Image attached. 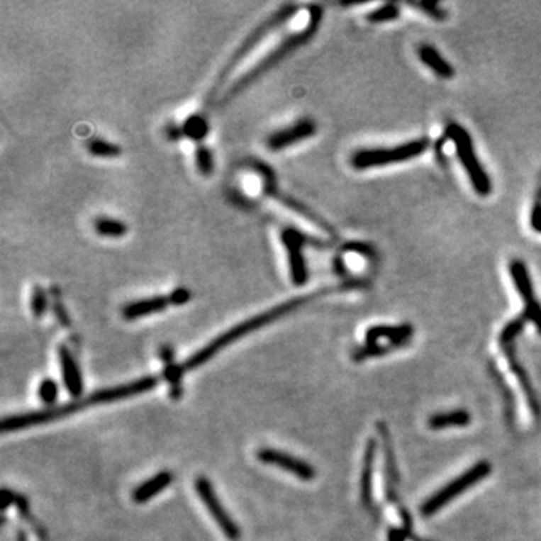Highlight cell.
Instances as JSON below:
<instances>
[{
  "instance_id": "cell-1",
  "label": "cell",
  "mask_w": 541,
  "mask_h": 541,
  "mask_svg": "<svg viewBox=\"0 0 541 541\" xmlns=\"http://www.w3.org/2000/svg\"><path fill=\"white\" fill-rule=\"evenodd\" d=\"M158 384H160L158 376H145V377H140V379H137V381L130 382V384L99 389V391L92 393L91 396L83 397L80 400H75V401H72V403L64 405L60 408L14 415V417H8L4 420L2 432L4 433L16 432L20 429H26V427H30V425H38V424H43V423L55 421L57 418L65 417V415L79 412L87 406L99 405V403H110V401L128 398V397H133L137 394L150 391V389H154L155 386H158Z\"/></svg>"
},
{
  "instance_id": "cell-2",
  "label": "cell",
  "mask_w": 541,
  "mask_h": 541,
  "mask_svg": "<svg viewBox=\"0 0 541 541\" xmlns=\"http://www.w3.org/2000/svg\"><path fill=\"white\" fill-rule=\"evenodd\" d=\"M330 292H331L330 289H326V291H320V292H316V294H310V295H306V296L294 298L291 301H286V303H283L280 306H275V307H272V308H269L267 311L257 314V316H253V318H250V319H247V320H244L241 323H238L236 326H233V328H230L229 331H225V333L220 334L218 337L213 338L212 342H209L205 347L197 350L193 357H190L184 364H181L182 373H186V372H190V370H194V369L200 367V366H202V364L208 362L213 355L218 354L221 349H224L225 346L235 343L236 340L242 338L244 335L253 333V331H257V330L263 328V326H267L268 323L286 316V314L296 310L298 307L307 304L310 299H314V298H318V296L326 295V294H330Z\"/></svg>"
},
{
  "instance_id": "cell-3",
  "label": "cell",
  "mask_w": 541,
  "mask_h": 541,
  "mask_svg": "<svg viewBox=\"0 0 541 541\" xmlns=\"http://www.w3.org/2000/svg\"><path fill=\"white\" fill-rule=\"evenodd\" d=\"M322 17H323V11L319 5L310 6V17H308L307 26L303 30H299L296 33H292V35H289L287 38H284V40L274 50H271V52L265 57H263L260 62H257V64L250 71H247L242 77L239 79L228 91V94H225V99L233 98L239 92H242L244 89H247L250 84H253V82L260 79L263 74L269 71L271 68H274L280 60H283L286 56L295 52L298 47L304 45L308 40H311L313 35L316 33V30L319 29Z\"/></svg>"
},
{
  "instance_id": "cell-4",
  "label": "cell",
  "mask_w": 541,
  "mask_h": 541,
  "mask_svg": "<svg viewBox=\"0 0 541 541\" xmlns=\"http://www.w3.org/2000/svg\"><path fill=\"white\" fill-rule=\"evenodd\" d=\"M445 134L452 142V145H454L460 164L469 176L471 185L475 193L481 197L489 196L492 193V181H490V176L487 174L480 160L476 157L472 138L468 130L463 128L460 123H448Z\"/></svg>"
},
{
  "instance_id": "cell-5",
  "label": "cell",
  "mask_w": 541,
  "mask_h": 541,
  "mask_svg": "<svg viewBox=\"0 0 541 541\" xmlns=\"http://www.w3.org/2000/svg\"><path fill=\"white\" fill-rule=\"evenodd\" d=\"M430 146L429 138H415V140L406 142L394 147H373V149H359L352 155L350 164L357 170H367L372 167H382L394 162H403L417 158L424 154Z\"/></svg>"
},
{
  "instance_id": "cell-6",
  "label": "cell",
  "mask_w": 541,
  "mask_h": 541,
  "mask_svg": "<svg viewBox=\"0 0 541 541\" xmlns=\"http://www.w3.org/2000/svg\"><path fill=\"white\" fill-rule=\"evenodd\" d=\"M296 11H298V5H284L279 11H277L275 14H272L267 21H263L260 26H257L253 32H251L245 38V41L241 45H239V48L232 55V57L228 60V64H225L224 68L221 69L218 79L216 82V86H213L212 92L209 94V98H212L213 94H216L220 89V87L224 84V82L228 80L229 74L238 67L239 62H241L251 52V50H253L269 32H272L275 28H279L281 23H284L286 20L291 18Z\"/></svg>"
},
{
  "instance_id": "cell-7",
  "label": "cell",
  "mask_w": 541,
  "mask_h": 541,
  "mask_svg": "<svg viewBox=\"0 0 541 541\" xmlns=\"http://www.w3.org/2000/svg\"><path fill=\"white\" fill-rule=\"evenodd\" d=\"M280 239L287 255L289 272H291L292 283L295 286H304L308 281V268L304 256V247L314 244L316 241L296 228H283L280 232Z\"/></svg>"
},
{
  "instance_id": "cell-8",
  "label": "cell",
  "mask_w": 541,
  "mask_h": 541,
  "mask_svg": "<svg viewBox=\"0 0 541 541\" xmlns=\"http://www.w3.org/2000/svg\"><path fill=\"white\" fill-rule=\"evenodd\" d=\"M489 472H490V464L487 462H480L478 464H475L471 471L464 472L462 476L457 478V480L450 483L447 487L440 489L435 496H432L429 501H427L421 508V514L425 515V518H429V515L435 514L436 511L445 507V504H448L451 499L459 496L463 490H467L475 483L483 480L486 475H489Z\"/></svg>"
},
{
  "instance_id": "cell-9",
  "label": "cell",
  "mask_w": 541,
  "mask_h": 541,
  "mask_svg": "<svg viewBox=\"0 0 541 541\" xmlns=\"http://www.w3.org/2000/svg\"><path fill=\"white\" fill-rule=\"evenodd\" d=\"M194 487H196V492H197L200 501L203 502V506L206 507V510L212 515V519L216 520L217 525L220 526L221 532L228 537L230 541H238L239 538H241V535H242L241 530H239L238 523L232 519V515L225 511V508L223 507L220 498L217 496L216 490H213V487H212L208 478L206 476H197Z\"/></svg>"
},
{
  "instance_id": "cell-10",
  "label": "cell",
  "mask_w": 541,
  "mask_h": 541,
  "mask_svg": "<svg viewBox=\"0 0 541 541\" xmlns=\"http://www.w3.org/2000/svg\"><path fill=\"white\" fill-rule=\"evenodd\" d=\"M510 275L515 286V291L519 292L520 298L523 299L525 316L534 322L538 333L541 334V306L537 301L530 272H528L526 265L520 259H513L510 262Z\"/></svg>"
},
{
  "instance_id": "cell-11",
  "label": "cell",
  "mask_w": 541,
  "mask_h": 541,
  "mask_svg": "<svg viewBox=\"0 0 541 541\" xmlns=\"http://www.w3.org/2000/svg\"><path fill=\"white\" fill-rule=\"evenodd\" d=\"M316 131L318 125L313 119H298L295 123L289 125V127L269 134L267 138V146L268 149L274 150V152H279V150L294 146L295 143L307 140V138L316 134Z\"/></svg>"
},
{
  "instance_id": "cell-12",
  "label": "cell",
  "mask_w": 541,
  "mask_h": 541,
  "mask_svg": "<svg viewBox=\"0 0 541 541\" xmlns=\"http://www.w3.org/2000/svg\"><path fill=\"white\" fill-rule=\"evenodd\" d=\"M257 459L262 463L271 464V467H279L286 472H291L304 481H310L316 476V471H314L310 463L296 459L292 454H287V452L280 450L260 448L257 451Z\"/></svg>"
},
{
  "instance_id": "cell-13",
  "label": "cell",
  "mask_w": 541,
  "mask_h": 541,
  "mask_svg": "<svg viewBox=\"0 0 541 541\" xmlns=\"http://www.w3.org/2000/svg\"><path fill=\"white\" fill-rule=\"evenodd\" d=\"M170 306H173L170 294L155 295V296H149L143 299H137V301H133V303H128L127 306H123L122 316L127 320H137L140 318L150 316V314L164 311Z\"/></svg>"
},
{
  "instance_id": "cell-14",
  "label": "cell",
  "mask_w": 541,
  "mask_h": 541,
  "mask_svg": "<svg viewBox=\"0 0 541 541\" xmlns=\"http://www.w3.org/2000/svg\"><path fill=\"white\" fill-rule=\"evenodd\" d=\"M57 355H59L60 367H62V376H64V384L68 389V393L75 398L82 397L83 379H82V373L77 362H75V358L72 357L69 349L64 345L59 346Z\"/></svg>"
},
{
  "instance_id": "cell-15",
  "label": "cell",
  "mask_w": 541,
  "mask_h": 541,
  "mask_svg": "<svg viewBox=\"0 0 541 541\" xmlns=\"http://www.w3.org/2000/svg\"><path fill=\"white\" fill-rule=\"evenodd\" d=\"M412 326L405 323L400 326H372L369 328L366 334L367 345H377V340L379 338H386L389 340V343L397 345L398 347L406 345L411 337H412Z\"/></svg>"
},
{
  "instance_id": "cell-16",
  "label": "cell",
  "mask_w": 541,
  "mask_h": 541,
  "mask_svg": "<svg viewBox=\"0 0 541 541\" xmlns=\"http://www.w3.org/2000/svg\"><path fill=\"white\" fill-rule=\"evenodd\" d=\"M172 481H173V474L170 471H161L133 490V495H131L133 501L137 502V504H145V502L152 499L160 492H162L166 487H169Z\"/></svg>"
},
{
  "instance_id": "cell-17",
  "label": "cell",
  "mask_w": 541,
  "mask_h": 541,
  "mask_svg": "<svg viewBox=\"0 0 541 541\" xmlns=\"http://www.w3.org/2000/svg\"><path fill=\"white\" fill-rule=\"evenodd\" d=\"M417 55H418L423 64L427 68H430L437 75V77L445 79V80L454 77V74H456L454 68L448 64L447 59H444L442 55H440L433 45H430V44L418 45Z\"/></svg>"
},
{
  "instance_id": "cell-18",
  "label": "cell",
  "mask_w": 541,
  "mask_h": 541,
  "mask_svg": "<svg viewBox=\"0 0 541 541\" xmlns=\"http://www.w3.org/2000/svg\"><path fill=\"white\" fill-rule=\"evenodd\" d=\"M374 442L369 440L366 459H364V468L361 475V498L362 506L367 510L372 508V480H373V462H374Z\"/></svg>"
},
{
  "instance_id": "cell-19",
  "label": "cell",
  "mask_w": 541,
  "mask_h": 541,
  "mask_svg": "<svg viewBox=\"0 0 541 541\" xmlns=\"http://www.w3.org/2000/svg\"><path fill=\"white\" fill-rule=\"evenodd\" d=\"M471 423V415L467 411H452L445 413H437L430 417L429 427L430 429L439 430L445 427H462Z\"/></svg>"
},
{
  "instance_id": "cell-20",
  "label": "cell",
  "mask_w": 541,
  "mask_h": 541,
  "mask_svg": "<svg viewBox=\"0 0 541 541\" xmlns=\"http://www.w3.org/2000/svg\"><path fill=\"white\" fill-rule=\"evenodd\" d=\"M95 232L103 238H123L128 233V225L122 220L110 217H98L94 220Z\"/></svg>"
},
{
  "instance_id": "cell-21",
  "label": "cell",
  "mask_w": 541,
  "mask_h": 541,
  "mask_svg": "<svg viewBox=\"0 0 541 541\" xmlns=\"http://www.w3.org/2000/svg\"><path fill=\"white\" fill-rule=\"evenodd\" d=\"M181 128L184 137L199 142L200 145V142H202L209 133V123L202 115H191L185 119V122L181 125Z\"/></svg>"
},
{
  "instance_id": "cell-22",
  "label": "cell",
  "mask_w": 541,
  "mask_h": 541,
  "mask_svg": "<svg viewBox=\"0 0 541 541\" xmlns=\"http://www.w3.org/2000/svg\"><path fill=\"white\" fill-rule=\"evenodd\" d=\"M87 152L96 158H116L122 154V147L116 143H111L104 138L94 137L92 140L87 142L86 145Z\"/></svg>"
},
{
  "instance_id": "cell-23",
  "label": "cell",
  "mask_w": 541,
  "mask_h": 541,
  "mask_svg": "<svg viewBox=\"0 0 541 541\" xmlns=\"http://www.w3.org/2000/svg\"><path fill=\"white\" fill-rule=\"evenodd\" d=\"M194 161H196V167L200 172V174L209 176L213 172V167H216V162H213V155L212 150L205 146V145H197L194 150Z\"/></svg>"
},
{
  "instance_id": "cell-24",
  "label": "cell",
  "mask_w": 541,
  "mask_h": 541,
  "mask_svg": "<svg viewBox=\"0 0 541 541\" xmlns=\"http://www.w3.org/2000/svg\"><path fill=\"white\" fill-rule=\"evenodd\" d=\"M400 17V9L397 4H385L379 8H376L367 16V20L372 23H384V21H393Z\"/></svg>"
},
{
  "instance_id": "cell-25",
  "label": "cell",
  "mask_w": 541,
  "mask_h": 541,
  "mask_svg": "<svg viewBox=\"0 0 541 541\" xmlns=\"http://www.w3.org/2000/svg\"><path fill=\"white\" fill-rule=\"evenodd\" d=\"M48 301L44 289L41 286H33L30 294V310L35 318H43L44 313L47 311Z\"/></svg>"
},
{
  "instance_id": "cell-26",
  "label": "cell",
  "mask_w": 541,
  "mask_h": 541,
  "mask_svg": "<svg viewBox=\"0 0 541 541\" xmlns=\"http://www.w3.org/2000/svg\"><path fill=\"white\" fill-rule=\"evenodd\" d=\"M38 396H40L44 405H53L59 396V385L55 379H43L38 386Z\"/></svg>"
},
{
  "instance_id": "cell-27",
  "label": "cell",
  "mask_w": 541,
  "mask_h": 541,
  "mask_svg": "<svg viewBox=\"0 0 541 541\" xmlns=\"http://www.w3.org/2000/svg\"><path fill=\"white\" fill-rule=\"evenodd\" d=\"M411 5H413L415 8L418 9H423V12H425V14H429L432 18L435 20H444L447 17L445 11H442L439 8V4L436 2H411Z\"/></svg>"
},
{
  "instance_id": "cell-28",
  "label": "cell",
  "mask_w": 541,
  "mask_h": 541,
  "mask_svg": "<svg viewBox=\"0 0 541 541\" xmlns=\"http://www.w3.org/2000/svg\"><path fill=\"white\" fill-rule=\"evenodd\" d=\"M170 296H172L173 306L179 307V306H185V304L190 303L193 294L188 287H176L174 291L170 292Z\"/></svg>"
},
{
  "instance_id": "cell-29",
  "label": "cell",
  "mask_w": 541,
  "mask_h": 541,
  "mask_svg": "<svg viewBox=\"0 0 541 541\" xmlns=\"http://www.w3.org/2000/svg\"><path fill=\"white\" fill-rule=\"evenodd\" d=\"M53 310H55V314H56L57 320L60 322V325L62 326H69V316H68V313H67L64 304H62V301L59 298H55Z\"/></svg>"
},
{
  "instance_id": "cell-30",
  "label": "cell",
  "mask_w": 541,
  "mask_h": 541,
  "mask_svg": "<svg viewBox=\"0 0 541 541\" xmlns=\"http://www.w3.org/2000/svg\"><path fill=\"white\" fill-rule=\"evenodd\" d=\"M160 358L164 362V366H169V364L174 362V350L172 346H162L158 352Z\"/></svg>"
},
{
  "instance_id": "cell-31",
  "label": "cell",
  "mask_w": 541,
  "mask_h": 541,
  "mask_svg": "<svg viewBox=\"0 0 541 541\" xmlns=\"http://www.w3.org/2000/svg\"><path fill=\"white\" fill-rule=\"evenodd\" d=\"M17 501V493L12 492L9 489H4V496H2V508L6 510L11 506H16Z\"/></svg>"
},
{
  "instance_id": "cell-32",
  "label": "cell",
  "mask_w": 541,
  "mask_h": 541,
  "mask_svg": "<svg viewBox=\"0 0 541 541\" xmlns=\"http://www.w3.org/2000/svg\"><path fill=\"white\" fill-rule=\"evenodd\" d=\"M166 133H167L169 140H173V142L179 140L181 137H184V134H182V128H181V125H176V123H169V127H167Z\"/></svg>"
},
{
  "instance_id": "cell-33",
  "label": "cell",
  "mask_w": 541,
  "mask_h": 541,
  "mask_svg": "<svg viewBox=\"0 0 541 541\" xmlns=\"http://www.w3.org/2000/svg\"><path fill=\"white\" fill-rule=\"evenodd\" d=\"M531 224L532 228L537 230V232H541V205L538 203L534 211H532V217H531Z\"/></svg>"
}]
</instances>
